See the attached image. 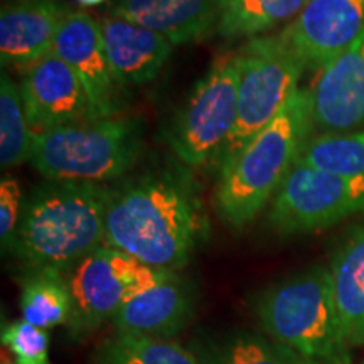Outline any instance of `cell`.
I'll return each mask as SVG.
<instances>
[{
  "mask_svg": "<svg viewBox=\"0 0 364 364\" xmlns=\"http://www.w3.org/2000/svg\"><path fill=\"white\" fill-rule=\"evenodd\" d=\"M194 181L182 171L150 172L113 191L105 245L154 268L179 272L208 236Z\"/></svg>",
  "mask_w": 364,
  "mask_h": 364,
  "instance_id": "obj_1",
  "label": "cell"
},
{
  "mask_svg": "<svg viewBox=\"0 0 364 364\" xmlns=\"http://www.w3.org/2000/svg\"><path fill=\"white\" fill-rule=\"evenodd\" d=\"M112 189L88 182L48 181L26 198L11 252L26 272L68 273L105 245Z\"/></svg>",
  "mask_w": 364,
  "mask_h": 364,
  "instance_id": "obj_2",
  "label": "cell"
},
{
  "mask_svg": "<svg viewBox=\"0 0 364 364\" xmlns=\"http://www.w3.org/2000/svg\"><path fill=\"white\" fill-rule=\"evenodd\" d=\"M311 90H295L285 107L236 156L220 167L215 208L233 230L250 225L275 198L311 139Z\"/></svg>",
  "mask_w": 364,
  "mask_h": 364,
  "instance_id": "obj_3",
  "label": "cell"
},
{
  "mask_svg": "<svg viewBox=\"0 0 364 364\" xmlns=\"http://www.w3.org/2000/svg\"><path fill=\"white\" fill-rule=\"evenodd\" d=\"M255 314L265 336L295 364H353L329 268L312 267L270 285L255 302Z\"/></svg>",
  "mask_w": 364,
  "mask_h": 364,
  "instance_id": "obj_4",
  "label": "cell"
},
{
  "mask_svg": "<svg viewBox=\"0 0 364 364\" xmlns=\"http://www.w3.org/2000/svg\"><path fill=\"white\" fill-rule=\"evenodd\" d=\"M142 150V122L110 117L34 134L29 162L48 181L102 184L125 176Z\"/></svg>",
  "mask_w": 364,
  "mask_h": 364,
  "instance_id": "obj_5",
  "label": "cell"
},
{
  "mask_svg": "<svg viewBox=\"0 0 364 364\" xmlns=\"http://www.w3.org/2000/svg\"><path fill=\"white\" fill-rule=\"evenodd\" d=\"M238 54V115L223 150L220 167L245 149L279 115L306 70V63L279 36H257L240 48Z\"/></svg>",
  "mask_w": 364,
  "mask_h": 364,
  "instance_id": "obj_6",
  "label": "cell"
},
{
  "mask_svg": "<svg viewBox=\"0 0 364 364\" xmlns=\"http://www.w3.org/2000/svg\"><path fill=\"white\" fill-rule=\"evenodd\" d=\"M169 272L107 245L95 250L66 273L71 294L68 336L88 339L105 322H112L127 300L159 284Z\"/></svg>",
  "mask_w": 364,
  "mask_h": 364,
  "instance_id": "obj_7",
  "label": "cell"
},
{
  "mask_svg": "<svg viewBox=\"0 0 364 364\" xmlns=\"http://www.w3.org/2000/svg\"><path fill=\"white\" fill-rule=\"evenodd\" d=\"M238 54H223L176 115L167 142L186 166L201 167L220 161L238 115Z\"/></svg>",
  "mask_w": 364,
  "mask_h": 364,
  "instance_id": "obj_8",
  "label": "cell"
},
{
  "mask_svg": "<svg viewBox=\"0 0 364 364\" xmlns=\"http://www.w3.org/2000/svg\"><path fill=\"white\" fill-rule=\"evenodd\" d=\"M364 211V177L295 162L272 199L268 223L285 236L307 235Z\"/></svg>",
  "mask_w": 364,
  "mask_h": 364,
  "instance_id": "obj_9",
  "label": "cell"
},
{
  "mask_svg": "<svg viewBox=\"0 0 364 364\" xmlns=\"http://www.w3.org/2000/svg\"><path fill=\"white\" fill-rule=\"evenodd\" d=\"M53 53L83 83L98 118L118 117L129 107V91L113 71L105 49L102 26L85 11L70 12L59 27Z\"/></svg>",
  "mask_w": 364,
  "mask_h": 364,
  "instance_id": "obj_10",
  "label": "cell"
},
{
  "mask_svg": "<svg viewBox=\"0 0 364 364\" xmlns=\"http://www.w3.org/2000/svg\"><path fill=\"white\" fill-rule=\"evenodd\" d=\"M19 86L36 134L98 120L81 80L53 51L22 71Z\"/></svg>",
  "mask_w": 364,
  "mask_h": 364,
  "instance_id": "obj_11",
  "label": "cell"
},
{
  "mask_svg": "<svg viewBox=\"0 0 364 364\" xmlns=\"http://www.w3.org/2000/svg\"><path fill=\"white\" fill-rule=\"evenodd\" d=\"M364 31V0H312L282 31L307 68L322 71Z\"/></svg>",
  "mask_w": 364,
  "mask_h": 364,
  "instance_id": "obj_12",
  "label": "cell"
},
{
  "mask_svg": "<svg viewBox=\"0 0 364 364\" xmlns=\"http://www.w3.org/2000/svg\"><path fill=\"white\" fill-rule=\"evenodd\" d=\"M194 311L193 285L169 272L159 284L127 300L112 324L120 334L176 341L193 321Z\"/></svg>",
  "mask_w": 364,
  "mask_h": 364,
  "instance_id": "obj_13",
  "label": "cell"
},
{
  "mask_svg": "<svg viewBox=\"0 0 364 364\" xmlns=\"http://www.w3.org/2000/svg\"><path fill=\"white\" fill-rule=\"evenodd\" d=\"M314 127L344 134L364 124V31L321 71L311 90Z\"/></svg>",
  "mask_w": 364,
  "mask_h": 364,
  "instance_id": "obj_14",
  "label": "cell"
},
{
  "mask_svg": "<svg viewBox=\"0 0 364 364\" xmlns=\"http://www.w3.org/2000/svg\"><path fill=\"white\" fill-rule=\"evenodd\" d=\"M71 11L59 0H9L0 11L2 68L26 71L53 51L65 17Z\"/></svg>",
  "mask_w": 364,
  "mask_h": 364,
  "instance_id": "obj_15",
  "label": "cell"
},
{
  "mask_svg": "<svg viewBox=\"0 0 364 364\" xmlns=\"http://www.w3.org/2000/svg\"><path fill=\"white\" fill-rule=\"evenodd\" d=\"M108 14L161 34L169 43L188 44L218 31L220 0H113Z\"/></svg>",
  "mask_w": 364,
  "mask_h": 364,
  "instance_id": "obj_16",
  "label": "cell"
},
{
  "mask_svg": "<svg viewBox=\"0 0 364 364\" xmlns=\"http://www.w3.org/2000/svg\"><path fill=\"white\" fill-rule=\"evenodd\" d=\"M100 26L110 65L125 86L150 83L169 61L174 44L161 34L112 14Z\"/></svg>",
  "mask_w": 364,
  "mask_h": 364,
  "instance_id": "obj_17",
  "label": "cell"
},
{
  "mask_svg": "<svg viewBox=\"0 0 364 364\" xmlns=\"http://www.w3.org/2000/svg\"><path fill=\"white\" fill-rule=\"evenodd\" d=\"M331 285L344 336L351 348L364 346V226L354 231L336 252Z\"/></svg>",
  "mask_w": 364,
  "mask_h": 364,
  "instance_id": "obj_18",
  "label": "cell"
},
{
  "mask_svg": "<svg viewBox=\"0 0 364 364\" xmlns=\"http://www.w3.org/2000/svg\"><path fill=\"white\" fill-rule=\"evenodd\" d=\"M189 348L199 364H295L268 336L252 331L203 336Z\"/></svg>",
  "mask_w": 364,
  "mask_h": 364,
  "instance_id": "obj_19",
  "label": "cell"
},
{
  "mask_svg": "<svg viewBox=\"0 0 364 364\" xmlns=\"http://www.w3.org/2000/svg\"><path fill=\"white\" fill-rule=\"evenodd\" d=\"M22 318L41 329L66 324L71 312V294L65 272L54 268L29 270L21 280Z\"/></svg>",
  "mask_w": 364,
  "mask_h": 364,
  "instance_id": "obj_20",
  "label": "cell"
},
{
  "mask_svg": "<svg viewBox=\"0 0 364 364\" xmlns=\"http://www.w3.org/2000/svg\"><path fill=\"white\" fill-rule=\"evenodd\" d=\"M88 364H199L191 348L177 341L115 334L103 339Z\"/></svg>",
  "mask_w": 364,
  "mask_h": 364,
  "instance_id": "obj_21",
  "label": "cell"
},
{
  "mask_svg": "<svg viewBox=\"0 0 364 364\" xmlns=\"http://www.w3.org/2000/svg\"><path fill=\"white\" fill-rule=\"evenodd\" d=\"M312 0H240L223 9L216 33L221 38H257L292 22Z\"/></svg>",
  "mask_w": 364,
  "mask_h": 364,
  "instance_id": "obj_22",
  "label": "cell"
},
{
  "mask_svg": "<svg viewBox=\"0 0 364 364\" xmlns=\"http://www.w3.org/2000/svg\"><path fill=\"white\" fill-rule=\"evenodd\" d=\"M36 132L27 120L21 86L6 71L0 78V166L2 171L31 159Z\"/></svg>",
  "mask_w": 364,
  "mask_h": 364,
  "instance_id": "obj_23",
  "label": "cell"
},
{
  "mask_svg": "<svg viewBox=\"0 0 364 364\" xmlns=\"http://www.w3.org/2000/svg\"><path fill=\"white\" fill-rule=\"evenodd\" d=\"M297 162L336 174L364 177V130L312 136Z\"/></svg>",
  "mask_w": 364,
  "mask_h": 364,
  "instance_id": "obj_24",
  "label": "cell"
},
{
  "mask_svg": "<svg viewBox=\"0 0 364 364\" xmlns=\"http://www.w3.org/2000/svg\"><path fill=\"white\" fill-rule=\"evenodd\" d=\"M2 346L12 354L14 364H53L49 359V331L17 318L2 324Z\"/></svg>",
  "mask_w": 364,
  "mask_h": 364,
  "instance_id": "obj_25",
  "label": "cell"
},
{
  "mask_svg": "<svg viewBox=\"0 0 364 364\" xmlns=\"http://www.w3.org/2000/svg\"><path fill=\"white\" fill-rule=\"evenodd\" d=\"M24 201L19 181L14 179L12 176L2 177L0 181V241H2L4 253H9L12 248Z\"/></svg>",
  "mask_w": 364,
  "mask_h": 364,
  "instance_id": "obj_26",
  "label": "cell"
},
{
  "mask_svg": "<svg viewBox=\"0 0 364 364\" xmlns=\"http://www.w3.org/2000/svg\"><path fill=\"white\" fill-rule=\"evenodd\" d=\"M76 2L83 7H97V6H102L105 0H76Z\"/></svg>",
  "mask_w": 364,
  "mask_h": 364,
  "instance_id": "obj_27",
  "label": "cell"
},
{
  "mask_svg": "<svg viewBox=\"0 0 364 364\" xmlns=\"http://www.w3.org/2000/svg\"><path fill=\"white\" fill-rule=\"evenodd\" d=\"M236 2H240V0H220V6H221V11H223V9H226V7L233 6V4H236Z\"/></svg>",
  "mask_w": 364,
  "mask_h": 364,
  "instance_id": "obj_28",
  "label": "cell"
},
{
  "mask_svg": "<svg viewBox=\"0 0 364 364\" xmlns=\"http://www.w3.org/2000/svg\"><path fill=\"white\" fill-rule=\"evenodd\" d=\"M2 364H6V363H2Z\"/></svg>",
  "mask_w": 364,
  "mask_h": 364,
  "instance_id": "obj_29",
  "label": "cell"
},
{
  "mask_svg": "<svg viewBox=\"0 0 364 364\" xmlns=\"http://www.w3.org/2000/svg\"><path fill=\"white\" fill-rule=\"evenodd\" d=\"M363 364H364V361H363Z\"/></svg>",
  "mask_w": 364,
  "mask_h": 364,
  "instance_id": "obj_30",
  "label": "cell"
}]
</instances>
